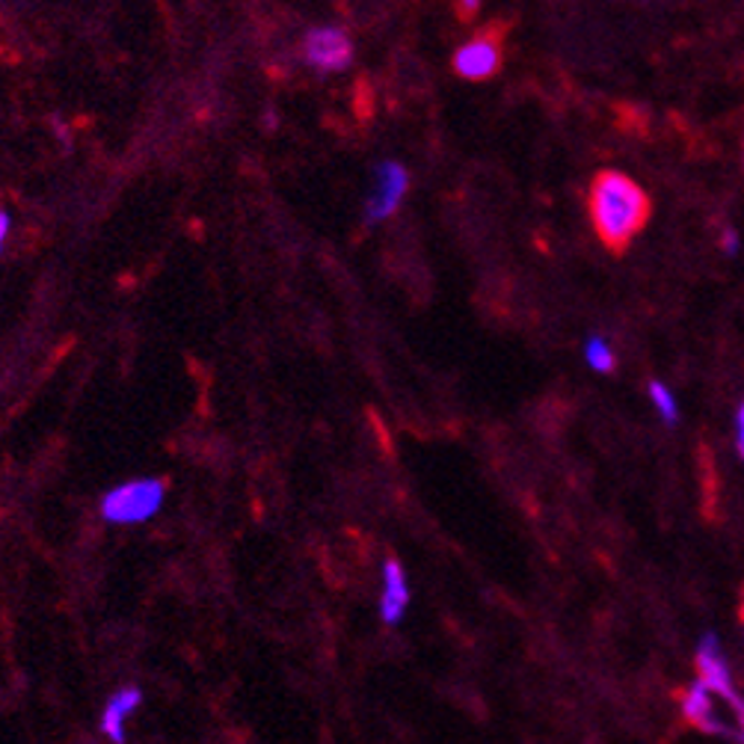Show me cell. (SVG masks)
<instances>
[{"mask_svg":"<svg viewBox=\"0 0 744 744\" xmlns=\"http://www.w3.org/2000/svg\"><path fill=\"white\" fill-rule=\"evenodd\" d=\"M591 220L611 252H623L649 220V196L617 170L600 172L591 184Z\"/></svg>","mask_w":744,"mask_h":744,"instance_id":"cell-1","label":"cell"},{"mask_svg":"<svg viewBox=\"0 0 744 744\" xmlns=\"http://www.w3.org/2000/svg\"><path fill=\"white\" fill-rule=\"evenodd\" d=\"M166 484L161 477H134L107 489L101 498V516L110 525H143L161 514Z\"/></svg>","mask_w":744,"mask_h":744,"instance_id":"cell-2","label":"cell"},{"mask_svg":"<svg viewBox=\"0 0 744 744\" xmlns=\"http://www.w3.org/2000/svg\"><path fill=\"white\" fill-rule=\"evenodd\" d=\"M679 703H682V715L691 726H697L700 733L707 735H724V738H733V742L742 744V721L735 712L730 709H721V703H726L724 697L715 694L712 688L703 682V679H697L691 686L679 694ZM733 707V703H730ZM742 712V709H738Z\"/></svg>","mask_w":744,"mask_h":744,"instance_id":"cell-3","label":"cell"},{"mask_svg":"<svg viewBox=\"0 0 744 744\" xmlns=\"http://www.w3.org/2000/svg\"><path fill=\"white\" fill-rule=\"evenodd\" d=\"M303 57L309 66L321 68V72H342L351 66L354 45L342 28H315L305 33Z\"/></svg>","mask_w":744,"mask_h":744,"instance_id":"cell-4","label":"cell"},{"mask_svg":"<svg viewBox=\"0 0 744 744\" xmlns=\"http://www.w3.org/2000/svg\"><path fill=\"white\" fill-rule=\"evenodd\" d=\"M410 191V175L398 161H382L374 172V193L368 205H365V217L368 223H380L391 217L401 200Z\"/></svg>","mask_w":744,"mask_h":744,"instance_id":"cell-5","label":"cell"},{"mask_svg":"<svg viewBox=\"0 0 744 744\" xmlns=\"http://www.w3.org/2000/svg\"><path fill=\"white\" fill-rule=\"evenodd\" d=\"M502 68V36L481 33L454 54V72L466 80H487Z\"/></svg>","mask_w":744,"mask_h":744,"instance_id":"cell-6","label":"cell"},{"mask_svg":"<svg viewBox=\"0 0 744 744\" xmlns=\"http://www.w3.org/2000/svg\"><path fill=\"white\" fill-rule=\"evenodd\" d=\"M697 673H700V679H703L715 694H721L726 703H733L735 709H742L744 712V700L738 697V691H735L724 653H721V644H718V638L712 632L703 635V640L697 644Z\"/></svg>","mask_w":744,"mask_h":744,"instance_id":"cell-7","label":"cell"},{"mask_svg":"<svg viewBox=\"0 0 744 744\" xmlns=\"http://www.w3.org/2000/svg\"><path fill=\"white\" fill-rule=\"evenodd\" d=\"M410 608V584L398 558H386L382 563V593H380V621L386 626H398Z\"/></svg>","mask_w":744,"mask_h":744,"instance_id":"cell-8","label":"cell"},{"mask_svg":"<svg viewBox=\"0 0 744 744\" xmlns=\"http://www.w3.org/2000/svg\"><path fill=\"white\" fill-rule=\"evenodd\" d=\"M143 703V691L134 686H125L119 691L107 697L105 712H101V733L110 738L114 744H125V735H128V718L134 715L137 709Z\"/></svg>","mask_w":744,"mask_h":744,"instance_id":"cell-9","label":"cell"},{"mask_svg":"<svg viewBox=\"0 0 744 744\" xmlns=\"http://www.w3.org/2000/svg\"><path fill=\"white\" fill-rule=\"evenodd\" d=\"M649 398H653V403H656V410L661 412V419L668 421V424H677V419H679L677 398H673V391H670L665 382H659V380L649 382Z\"/></svg>","mask_w":744,"mask_h":744,"instance_id":"cell-10","label":"cell"},{"mask_svg":"<svg viewBox=\"0 0 744 744\" xmlns=\"http://www.w3.org/2000/svg\"><path fill=\"white\" fill-rule=\"evenodd\" d=\"M584 359H587V365H591L593 371H602V374L614 371V365H617V359H614V354H611V347L605 338H591L587 347H584Z\"/></svg>","mask_w":744,"mask_h":744,"instance_id":"cell-11","label":"cell"},{"mask_svg":"<svg viewBox=\"0 0 744 744\" xmlns=\"http://www.w3.org/2000/svg\"><path fill=\"white\" fill-rule=\"evenodd\" d=\"M721 249H724L726 256H735V252H738V235H735L733 229H726L724 235H721Z\"/></svg>","mask_w":744,"mask_h":744,"instance_id":"cell-12","label":"cell"},{"mask_svg":"<svg viewBox=\"0 0 744 744\" xmlns=\"http://www.w3.org/2000/svg\"><path fill=\"white\" fill-rule=\"evenodd\" d=\"M477 7H481V0H457V12L463 19H472L477 12Z\"/></svg>","mask_w":744,"mask_h":744,"instance_id":"cell-13","label":"cell"},{"mask_svg":"<svg viewBox=\"0 0 744 744\" xmlns=\"http://www.w3.org/2000/svg\"><path fill=\"white\" fill-rule=\"evenodd\" d=\"M735 433H738V454L744 457V403L738 410V419H735Z\"/></svg>","mask_w":744,"mask_h":744,"instance_id":"cell-14","label":"cell"},{"mask_svg":"<svg viewBox=\"0 0 744 744\" xmlns=\"http://www.w3.org/2000/svg\"><path fill=\"white\" fill-rule=\"evenodd\" d=\"M7 235H10V214L7 211H0V249L7 244Z\"/></svg>","mask_w":744,"mask_h":744,"instance_id":"cell-15","label":"cell"},{"mask_svg":"<svg viewBox=\"0 0 744 744\" xmlns=\"http://www.w3.org/2000/svg\"><path fill=\"white\" fill-rule=\"evenodd\" d=\"M742 621H744V602H742Z\"/></svg>","mask_w":744,"mask_h":744,"instance_id":"cell-16","label":"cell"}]
</instances>
